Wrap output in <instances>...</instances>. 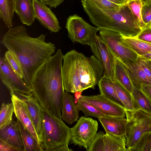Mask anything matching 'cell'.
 <instances>
[{"label":"cell","mask_w":151,"mask_h":151,"mask_svg":"<svg viewBox=\"0 0 151 151\" xmlns=\"http://www.w3.org/2000/svg\"><path fill=\"white\" fill-rule=\"evenodd\" d=\"M46 35L33 37L26 28L20 25L9 29L3 36L1 44L17 58L23 73V79L31 86L35 73L55 53L56 47L45 41Z\"/></svg>","instance_id":"6da1fadb"},{"label":"cell","mask_w":151,"mask_h":151,"mask_svg":"<svg viewBox=\"0 0 151 151\" xmlns=\"http://www.w3.org/2000/svg\"><path fill=\"white\" fill-rule=\"evenodd\" d=\"M63 55L61 49L57 50L37 71L31 86L42 108L61 119L65 92L62 76Z\"/></svg>","instance_id":"7a4b0ae2"},{"label":"cell","mask_w":151,"mask_h":151,"mask_svg":"<svg viewBox=\"0 0 151 151\" xmlns=\"http://www.w3.org/2000/svg\"><path fill=\"white\" fill-rule=\"evenodd\" d=\"M83 9L91 22L101 29L115 31L127 37H136L142 29L127 3L116 9H101L81 1Z\"/></svg>","instance_id":"3957f363"},{"label":"cell","mask_w":151,"mask_h":151,"mask_svg":"<svg viewBox=\"0 0 151 151\" xmlns=\"http://www.w3.org/2000/svg\"><path fill=\"white\" fill-rule=\"evenodd\" d=\"M43 139L41 147L44 151H72L68 147L71 128L62 119L47 110L43 109Z\"/></svg>","instance_id":"277c9868"},{"label":"cell","mask_w":151,"mask_h":151,"mask_svg":"<svg viewBox=\"0 0 151 151\" xmlns=\"http://www.w3.org/2000/svg\"><path fill=\"white\" fill-rule=\"evenodd\" d=\"M125 110L127 123L124 135L127 150L133 147L143 134L151 132V115L141 110Z\"/></svg>","instance_id":"5b68a950"},{"label":"cell","mask_w":151,"mask_h":151,"mask_svg":"<svg viewBox=\"0 0 151 151\" xmlns=\"http://www.w3.org/2000/svg\"><path fill=\"white\" fill-rule=\"evenodd\" d=\"M65 28L68 37L73 43L89 46L95 40L97 33L101 29L91 25L76 14L68 18Z\"/></svg>","instance_id":"8992f818"},{"label":"cell","mask_w":151,"mask_h":151,"mask_svg":"<svg viewBox=\"0 0 151 151\" xmlns=\"http://www.w3.org/2000/svg\"><path fill=\"white\" fill-rule=\"evenodd\" d=\"M78 56L81 91L94 89L103 73V68L94 55L88 58L79 52Z\"/></svg>","instance_id":"52a82bcc"},{"label":"cell","mask_w":151,"mask_h":151,"mask_svg":"<svg viewBox=\"0 0 151 151\" xmlns=\"http://www.w3.org/2000/svg\"><path fill=\"white\" fill-rule=\"evenodd\" d=\"M99 34L115 58L126 66L137 61L138 55L123 43L120 34L110 30L101 29Z\"/></svg>","instance_id":"ba28073f"},{"label":"cell","mask_w":151,"mask_h":151,"mask_svg":"<svg viewBox=\"0 0 151 151\" xmlns=\"http://www.w3.org/2000/svg\"><path fill=\"white\" fill-rule=\"evenodd\" d=\"M79 52L70 51L63 56L62 76L64 89L72 93L81 91L79 77Z\"/></svg>","instance_id":"9c48e42d"},{"label":"cell","mask_w":151,"mask_h":151,"mask_svg":"<svg viewBox=\"0 0 151 151\" xmlns=\"http://www.w3.org/2000/svg\"><path fill=\"white\" fill-rule=\"evenodd\" d=\"M97 122L90 118L81 116L71 128L70 144L87 149L97 134Z\"/></svg>","instance_id":"30bf717a"},{"label":"cell","mask_w":151,"mask_h":151,"mask_svg":"<svg viewBox=\"0 0 151 151\" xmlns=\"http://www.w3.org/2000/svg\"><path fill=\"white\" fill-rule=\"evenodd\" d=\"M90 46L93 53L103 68V76L113 80L115 57L99 35H97L95 40Z\"/></svg>","instance_id":"8fae6325"},{"label":"cell","mask_w":151,"mask_h":151,"mask_svg":"<svg viewBox=\"0 0 151 151\" xmlns=\"http://www.w3.org/2000/svg\"><path fill=\"white\" fill-rule=\"evenodd\" d=\"M0 78L10 92L16 91L27 94L32 92V88L13 70L4 57L0 58Z\"/></svg>","instance_id":"7c38bea8"},{"label":"cell","mask_w":151,"mask_h":151,"mask_svg":"<svg viewBox=\"0 0 151 151\" xmlns=\"http://www.w3.org/2000/svg\"><path fill=\"white\" fill-rule=\"evenodd\" d=\"M79 99L89 103L106 116L124 117L125 116V110L123 106L101 94L90 96L81 95Z\"/></svg>","instance_id":"4fadbf2b"},{"label":"cell","mask_w":151,"mask_h":151,"mask_svg":"<svg viewBox=\"0 0 151 151\" xmlns=\"http://www.w3.org/2000/svg\"><path fill=\"white\" fill-rule=\"evenodd\" d=\"M12 92H13L26 104L41 145L43 139L42 108L32 93L27 94L16 91Z\"/></svg>","instance_id":"5bb4252c"},{"label":"cell","mask_w":151,"mask_h":151,"mask_svg":"<svg viewBox=\"0 0 151 151\" xmlns=\"http://www.w3.org/2000/svg\"><path fill=\"white\" fill-rule=\"evenodd\" d=\"M35 17L44 27L51 32H58L61 29L55 14L46 4L38 0H32Z\"/></svg>","instance_id":"9a60e30c"},{"label":"cell","mask_w":151,"mask_h":151,"mask_svg":"<svg viewBox=\"0 0 151 151\" xmlns=\"http://www.w3.org/2000/svg\"><path fill=\"white\" fill-rule=\"evenodd\" d=\"M11 100L13 103L15 116L24 127L29 131L38 142L40 143L30 117L25 103L13 92H10Z\"/></svg>","instance_id":"2e32d148"},{"label":"cell","mask_w":151,"mask_h":151,"mask_svg":"<svg viewBox=\"0 0 151 151\" xmlns=\"http://www.w3.org/2000/svg\"><path fill=\"white\" fill-rule=\"evenodd\" d=\"M0 139L13 146L19 151H24L17 120L12 121L9 124L0 129Z\"/></svg>","instance_id":"e0dca14e"},{"label":"cell","mask_w":151,"mask_h":151,"mask_svg":"<svg viewBox=\"0 0 151 151\" xmlns=\"http://www.w3.org/2000/svg\"><path fill=\"white\" fill-rule=\"evenodd\" d=\"M106 133L116 135H124L127 123L124 117L104 116L98 118Z\"/></svg>","instance_id":"ac0fdd59"},{"label":"cell","mask_w":151,"mask_h":151,"mask_svg":"<svg viewBox=\"0 0 151 151\" xmlns=\"http://www.w3.org/2000/svg\"><path fill=\"white\" fill-rule=\"evenodd\" d=\"M14 12L24 24L31 26L35 19L32 0H15Z\"/></svg>","instance_id":"d6986e66"},{"label":"cell","mask_w":151,"mask_h":151,"mask_svg":"<svg viewBox=\"0 0 151 151\" xmlns=\"http://www.w3.org/2000/svg\"><path fill=\"white\" fill-rule=\"evenodd\" d=\"M78 110L73 96L68 92H65L62 103V119L68 124H72L79 118Z\"/></svg>","instance_id":"ffe728a7"},{"label":"cell","mask_w":151,"mask_h":151,"mask_svg":"<svg viewBox=\"0 0 151 151\" xmlns=\"http://www.w3.org/2000/svg\"><path fill=\"white\" fill-rule=\"evenodd\" d=\"M126 66L134 86L141 90V85L142 83L151 86V78L143 70L138 59L134 64Z\"/></svg>","instance_id":"44dd1931"},{"label":"cell","mask_w":151,"mask_h":151,"mask_svg":"<svg viewBox=\"0 0 151 151\" xmlns=\"http://www.w3.org/2000/svg\"><path fill=\"white\" fill-rule=\"evenodd\" d=\"M119 83L131 93L134 86L130 79L125 65L117 58L115 60L114 79Z\"/></svg>","instance_id":"7402d4cb"},{"label":"cell","mask_w":151,"mask_h":151,"mask_svg":"<svg viewBox=\"0 0 151 151\" xmlns=\"http://www.w3.org/2000/svg\"><path fill=\"white\" fill-rule=\"evenodd\" d=\"M124 135H116L106 133L104 139V151H127Z\"/></svg>","instance_id":"603a6c76"},{"label":"cell","mask_w":151,"mask_h":151,"mask_svg":"<svg viewBox=\"0 0 151 151\" xmlns=\"http://www.w3.org/2000/svg\"><path fill=\"white\" fill-rule=\"evenodd\" d=\"M98 84L101 94L123 106L118 97L112 80L103 76L100 79Z\"/></svg>","instance_id":"cb8c5ba5"},{"label":"cell","mask_w":151,"mask_h":151,"mask_svg":"<svg viewBox=\"0 0 151 151\" xmlns=\"http://www.w3.org/2000/svg\"><path fill=\"white\" fill-rule=\"evenodd\" d=\"M121 39L124 45L132 49L139 56L151 51V44L135 37H127L122 35Z\"/></svg>","instance_id":"d4e9b609"},{"label":"cell","mask_w":151,"mask_h":151,"mask_svg":"<svg viewBox=\"0 0 151 151\" xmlns=\"http://www.w3.org/2000/svg\"><path fill=\"white\" fill-rule=\"evenodd\" d=\"M19 129L24 147V151H42L43 150L35 138L18 119Z\"/></svg>","instance_id":"484cf974"},{"label":"cell","mask_w":151,"mask_h":151,"mask_svg":"<svg viewBox=\"0 0 151 151\" xmlns=\"http://www.w3.org/2000/svg\"><path fill=\"white\" fill-rule=\"evenodd\" d=\"M135 110H141L151 115V101L141 91L134 86L131 93Z\"/></svg>","instance_id":"4316f807"},{"label":"cell","mask_w":151,"mask_h":151,"mask_svg":"<svg viewBox=\"0 0 151 151\" xmlns=\"http://www.w3.org/2000/svg\"><path fill=\"white\" fill-rule=\"evenodd\" d=\"M15 0H0V16L6 26H12Z\"/></svg>","instance_id":"83f0119b"},{"label":"cell","mask_w":151,"mask_h":151,"mask_svg":"<svg viewBox=\"0 0 151 151\" xmlns=\"http://www.w3.org/2000/svg\"><path fill=\"white\" fill-rule=\"evenodd\" d=\"M118 97L125 109L135 110L134 101L131 93L119 83L113 80Z\"/></svg>","instance_id":"f1b7e54d"},{"label":"cell","mask_w":151,"mask_h":151,"mask_svg":"<svg viewBox=\"0 0 151 151\" xmlns=\"http://www.w3.org/2000/svg\"><path fill=\"white\" fill-rule=\"evenodd\" d=\"M14 111L13 103L2 104L0 111V129L10 124L12 121V117Z\"/></svg>","instance_id":"f546056e"},{"label":"cell","mask_w":151,"mask_h":151,"mask_svg":"<svg viewBox=\"0 0 151 151\" xmlns=\"http://www.w3.org/2000/svg\"><path fill=\"white\" fill-rule=\"evenodd\" d=\"M77 106L78 110L83 112L85 117L91 116L98 118L106 116L89 103L80 99L78 100Z\"/></svg>","instance_id":"4dcf8cb0"},{"label":"cell","mask_w":151,"mask_h":151,"mask_svg":"<svg viewBox=\"0 0 151 151\" xmlns=\"http://www.w3.org/2000/svg\"><path fill=\"white\" fill-rule=\"evenodd\" d=\"M127 4L135 19L142 29L146 27L142 17L141 10L142 3L141 0H129Z\"/></svg>","instance_id":"1f68e13d"},{"label":"cell","mask_w":151,"mask_h":151,"mask_svg":"<svg viewBox=\"0 0 151 151\" xmlns=\"http://www.w3.org/2000/svg\"><path fill=\"white\" fill-rule=\"evenodd\" d=\"M127 151H151V132L143 134L137 144Z\"/></svg>","instance_id":"d6a6232c"},{"label":"cell","mask_w":151,"mask_h":151,"mask_svg":"<svg viewBox=\"0 0 151 151\" xmlns=\"http://www.w3.org/2000/svg\"><path fill=\"white\" fill-rule=\"evenodd\" d=\"M13 70L22 79L23 72L19 62L15 57L9 51H6L4 57Z\"/></svg>","instance_id":"836d02e7"},{"label":"cell","mask_w":151,"mask_h":151,"mask_svg":"<svg viewBox=\"0 0 151 151\" xmlns=\"http://www.w3.org/2000/svg\"><path fill=\"white\" fill-rule=\"evenodd\" d=\"M105 134L101 131L97 133L87 151H104V139Z\"/></svg>","instance_id":"e575fe53"},{"label":"cell","mask_w":151,"mask_h":151,"mask_svg":"<svg viewBox=\"0 0 151 151\" xmlns=\"http://www.w3.org/2000/svg\"><path fill=\"white\" fill-rule=\"evenodd\" d=\"M84 0L99 8L106 9H116L122 5L115 4L108 0Z\"/></svg>","instance_id":"d590c367"},{"label":"cell","mask_w":151,"mask_h":151,"mask_svg":"<svg viewBox=\"0 0 151 151\" xmlns=\"http://www.w3.org/2000/svg\"><path fill=\"white\" fill-rule=\"evenodd\" d=\"M141 13L143 21L146 27L151 26V1L142 4Z\"/></svg>","instance_id":"8d00e7d4"},{"label":"cell","mask_w":151,"mask_h":151,"mask_svg":"<svg viewBox=\"0 0 151 151\" xmlns=\"http://www.w3.org/2000/svg\"><path fill=\"white\" fill-rule=\"evenodd\" d=\"M135 37L151 44V26L147 27L142 29L140 33Z\"/></svg>","instance_id":"74e56055"},{"label":"cell","mask_w":151,"mask_h":151,"mask_svg":"<svg viewBox=\"0 0 151 151\" xmlns=\"http://www.w3.org/2000/svg\"><path fill=\"white\" fill-rule=\"evenodd\" d=\"M138 60L143 70L151 78V61L142 60L139 58V57Z\"/></svg>","instance_id":"f35d334b"},{"label":"cell","mask_w":151,"mask_h":151,"mask_svg":"<svg viewBox=\"0 0 151 151\" xmlns=\"http://www.w3.org/2000/svg\"><path fill=\"white\" fill-rule=\"evenodd\" d=\"M0 151H19L13 146L0 139Z\"/></svg>","instance_id":"ab89813d"},{"label":"cell","mask_w":151,"mask_h":151,"mask_svg":"<svg viewBox=\"0 0 151 151\" xmlns=\"http://www.w3.org/2000/svg\"><path fill=\"white\" fill-rule=\"evenodd\" d=\"M48 5L51 7L56 8L64 1V0H38Z\"/></svg>","instance_id":"60d3db41"},{"label":"cell","mask_w":151,"mask_h":151,"mask_svg":"<svg viewBox=\"0 0 151 151\" xmlns=\"http://www.w3.org/2000/svg\"><path fill=\"white\" fill-rule=\"evenodd\" d=\"M141 91L150 99H151V86L142 83L141 84Z\"/></svg>","instance_id":"b9f144b4"},{"label":"cell","mask_w":151,"mask_h":151,"mask_svg":"<svg viewBox=\"0 0 151 151\" xmlns=\"http://www.w3.org/2000/svg\"><path fill=\"white\" fill-rule=\"evenodd\" d=\"M141 59L151 61V51L142 56H139Z\"/></svg>","instance_id":"7bdbcfd3"},{"label":"cell","mask_w":151,"mask_h":151,"mask_svg":"<svg viewBox=\"0 0 151 151\" xmlns=\"http://www.w3.org/2000/svg\"><path fill=\"white\" fill-rule=\"evenodd\" d=\"M112 2L119 5H122L127 3L129 0H108Z\"/></svg>","instance_id":"ee69618b"},{"label":"cell","mask_w":151,"mask_h":151,"mask_svg":"<svg viewBox=\"0 0 151 151\" xmlns=\"http://www.w3.org/2000/svg\"><path fill=\"white\" fill-rule=\"evenodd\" d=\"M142 2V4L145 3L146 2L151 1V0H141Z\"/></svg>","instance_id":"f6af8a7d"},{"label":"cell","mask_w":151,"mask_h":151,"mask_svg":"<svg viewBox=\"0 0 151 151\" xmlns=\"http://www.w3.org/2000/svg\"><path fill=\"white\" fill-rule=\"evenodd\" d=\"M150 101H151V99H150Z\"/></svg>","instance_id":"bcb514c9"}]
</instances>
